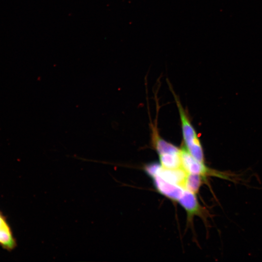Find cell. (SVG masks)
I'll return each instance as SVG.
<instances>
[{
	"mask_svg": "<svg viewBox=\"0 0 262 262\" xmlns=\"http://www.w3.org/2000/svg\"><path fill=\"white\" fill-rule=\"evenodd\" d=\"M180 159L182 168L188 174L199 175L203 177L215 173L208 169L203 163L194 158L184 147L180 148Z\"/></svg>",
	"mask_w": 262,
	"mask_h": 262,
	"instance_id": "7a4b0ae2",
	"label": "cell"
},
{
	"mask_svg": "<svg viewBox=\"0 0 262 262\" xmlns=\"http://www.w3.org/2000/svg\"><path fill=\"white\" fill-rule=\"evenodd\" d=\"M174 96L180 117L184 147L197 160L204 163V153L200 140L187 114L175 93Z\"/></svg>",
	"mask_w": 262,
	"mask_h": 262,
	"instance_id": "6da1fadb",
	"label": "cell"
},
{
	"mask_svg": "<svg viewBox=\"0 0 262 262\" xmlns=\"http://www.w3.org/2000/svg\"><path fill=\"white\" fill-rule=\"evenodd\" d=\"M0 246L8 251L13 250L16 242L5 216L0 212Z\"/></svg>",
	"mask_w": 262,
	"mask_h": 262,
	"instance_id": "277c9868",
	"label": "cell"
},
{
	"mask_svg": "<svg viewBox=\"0 0 262 262\" xmlns=\"http://www.w3.org/2000/svg\"><path fill=\"white\" fill-rule=\"evenodd\" d=\"M152 139L153 146L158 155L178 152L180 151V149L178 147L162 138L158 133L157 130H155L154 128L153 129Z\"/></svg>",
	"mask_w": 262,
	"mask_h": 262,
	"instance_id": "5b68a950",
	"label": "cell"
},
{
	"mask_svg": "<svg viewBox=\"0 0 262 262\" xmlns=\"http://www.w3.org/2000/svg\"><path fill=\"white\" fill-rule=\"evenodd\" d=\"M179 203L185 209L189 216L199 213L200 206L195 194L186 191Z\"/></svg>",
	"mask_w": 262,
	"mask_h": 262,
	"instance_id": "8992f818",
	"label": "cell"
},
{
	"mask_svg": "<svg viewBox=\"0 0 262 262\" xmlns=\"http://www.w3.org/2000/svg\"><path fill=\"white\" fill-rule=\"evenodd\" d=\"M202 177L199 175L189 174L186 180V189L196 194L201 183Z\"/></svg>",
	"mask_w": 262,
	"mask_h": 262,
	"instance_id": "52a82bcc",
	"label": "cell"
},
{
	"mask_svg": "<svg viewBox=\"0 0 262 262\" xmlns=\"http://www.w3.org/2000/svg\"><path fill=\"white\" fill-rule=\"evenodd\" d=\"M150 177L152 178L154 185L157 191L173 200L179 202L185 191H187L177 185L164 180L157 175H153Z\"/></svg>",
	"mask_w": 262,
	"mask_h": 262,
	"instance_id": "3957f363",
	"label": "cell"
}]
</instances>
